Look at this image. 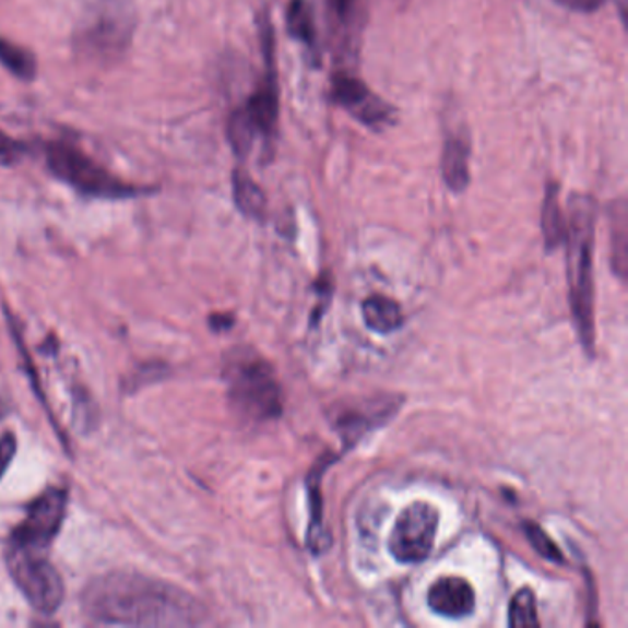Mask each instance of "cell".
<instances>
[{"label": "cell", "instance_id": "6da1fadb", "mask_svg": "<svg viewBox=\"0 0 628 628\" xmlns=\"http://www.w3.org/2000/svg\"><path fill=\"white\" fill-rule=\"evenodd\" d=\"M82 606L91 621L111 627H194L205 623L203 606L181 588L133 573H111L88 582Z\"/></svg>", "mask_w": 628, "mask_h": 628}, {"label": "cell", "instance_id": "7a4b0ae2", "mask_svg": "<svg viewBox=\"0 0 628 628\" xmlns=\"http://www.w3.org/2000/svg\"><path fill=\"white\" fill-rule=\"evenodd\" d=\"M597 205L592 195L573 194L568 203V288L582 347L592 354L595 348V284H593V241H595Z\"/></svg>", "mask_w": 628, "mask_h": 628}, {"label": "cell", "instance_id": "3957f363", "mask_svg": "<svg viewBox=\"0 0 628 628\" xmlns=\"http://www.w3.org/2000/svg\"><path fill=\"white\" fill-rule=\"evenodd\" d=\"M229 400L241 417L257 423L273 420L282 413V389L268 362L249 353H238L225 365Z\"/></svg>", "mask_w": 628, "mask_h": 628}, {"label": "cell", "instance_id": "277c9868", "mask_svg": "<svg viewBox=\"0 0 628 628\" xmlns=\"http://www.w3.org/2000/svg\"><path fill=\"white\" fill-rule=\"evenodd\" d=\"M47 163L54 176L85 195L104 200H126L146 192L135 185L120 181L85 153L66 142L48 144Z\"/></svg>", "mask_w": 628, "mask_h": 628}, {"label": "cell", "instance_id": "5b68a950", "mask_svg": "<svg viewBox=\"0 0 628 628\" xmlns=\"http://www.w3.org/2000/svg\"><path fill=\"white\" fill-rule=\"evenodd\" d=\"M8 571L29 605L45 616H52L66 600V586L58 570L42 552L10 544Z\"/></svg>", "mask_w": 628, "mask_h": 628}, {"label": "cell", "instance_id": "8992f818", "mask_svg": "<svg viewBox=\"0 0 628 628\" xmlns=\"http://www.w3.org/2000/svg\"><path fill=\"white\" fill-rule=\"evenodd\" d=\"M437 529V509L428 501H415L396 518L389 536V552L402 564L423 562L434 549Z\"/></svg>", "mask_w": 628, "mask_h": 628}, {"label": "cell", "instance_id": "52a82bcc", "mask_svg": "<svg viewBox=\"0 0 628 628\" xmlns=\"http://www.w3.org/2000/svg\"><path fill=\"white\" fill-rule=\"evenodd\" d=\"M67 493L63 488H48L32 501L23 523L13 531V546L43 552L52 544L66 520Z\"/></svg>", "mask_w": 628, "mask_h": 628}, {"label": "cell", "instance_id": "ba28073f", "mask_svg": "<svg viewBox=\"0 0 628 628\" xmlns=\"http://www.w3.org/2000/svg\"><path fill=\"white\" fill-rule=\"evenodd\" d=\"M332 98L370 130L380 131L394 122V107L351 74H334Z\"/></svg>", "mask_w": 628, "mask_h": 628}, {"label": "cell", "instance_id": "9c48e42d", "mask_svg": "<svg viewBox=\"0 0 628 628\" xmlns=\"http://www.w3.org/2000/svg\"><path fill=\"white\" fill-rule=\"evenodd\" d=\"M428 605L439 616L461 619L476 608V592L461 577H442L429 588Z\"/></svg>", "mask_w": 628, "mask_h": 628}, {"label": "cell", "instance_id": "30bf717a", "mask_svg": "<svg viewBox=\"0 0 628 628\" xmlns=\"http://www.w3.org/2000/svg\"><path fill=\"white\" fill-rule=\"evenodd\" d=\"M394 410L396 405L391 400L383 405H380V402L369 407L358 405V410H347L340 415L335 428L340 429L341 439L347 442L348 447H353L367 431L376 428L380 420H386L389 415H393Z\"/></svg>", "mask_w": 628, "mask_h": 628}, {"label": "cell", "instance_id": "8fae6325", "mask_svg": "<svg viewBox=\"0 0 628 628\" xmlns=\"http://www.w3.org/2000/svg\"><path fill=\"white\" fill-rule=\"evenodd\" d=\"M470 146L463 135H448L442 150V177L450 190L461 194L470 182Z\"/></svg>", "mask_w": 628, "mask_h": 628}, {"label": "cell", "instance_id": "7c38bea8", "mask_svg": "<svg viewBox=\"0 0 628 628\" xmlns=\"http://www.w3.org/2000/svg\"><path fill=\"white\" fill-rule=\"evenodd\" d=\"M364 321L372 332L391 334L404 324V313L399 303L386 295H370L362 303Z\"/></svg>", "mask_w": 628, "mask_h": 628}, {"label": "cell", "instance_id": "4fadbf2b", "mask_svg": "<svg viewBox=\"0 0 628 628\" xmlns=\"http://www.w3.org/2000/svg\"><path fill=\"white\" fill-rule=\"evenodd\" d=\"M233 190H235L236 206L240 209L244 216L264 220L268 200H265L262 188L244 168H236L235 174H233Z\"/></svg>", "mask_w": 628, "mask_h": 628}, {"label": "cell", "instance_id": "5bb4252c", "mask_svg": "<svg viewBox=\"0 0 628 628\" xmlns=\"http://www.w3.org/2000/svg\"><path fill=\"white\" fill-rule=\"evenodd\" d=\"M286 26H288L289 36L294 37L295 42L303 43L310 50L316 48L318 28H316V19H313V8L308 0H289Z\"/></svg>", "mask_w": 628, "mask_h": 628}, {"label": "cell", "instance_id": "9a60e30c", "mask_svg": "<svg viewBox=\"0 0 628 628\" xmlns=\"http://www.w3.org/2000/svg\"><path fill=\"white\" fill-rule=\"evenodd\" d=\"M542 230L547 249L560 246L566 233V222L558 205V185L549 182L547 185L546 198H544V209H542Z\"/></svg>", "mask_w": 628, "mask_h": 628}, {"label": "cell", "instance_id": "2e32d148", "mask_svg": "<svg viewBox=\"0 0 628 628\" xmlns=\"http://www.w3.org/2000/svg\"><path fill=\"white\" fill-rule=\"evenodd\" d=\"M612 265L619 279H625L627 273V205L619 201L612 206Z\"/></svg>", "mask_w": 628, "mask_h": 628}, {"label": "cell", "instance_id": "e0dca14e", "mask_svg": "<svg viewBox=\"0 0 628 628\" xmlns=\"http://www.w3.org/2000/svg\"><path fill=\"white\" fill-rule=\"evenodd\" d=\"M257 128L251 122V118L247 115L246 109L240 107L230 115L229 123H227V139H229L230 146L235 150L238 157H247L251 147H253L254 139H257Z\"/></svg>", "mask_w": 628, "mask_h": 628}, {"label": "cell", "instance_id": "ac0fdd59", "mask_svg": "<svg viewBox=\"0 0 628 628\" xmlns=\"http://www.w3.org/2000/svg\"><path fill=\"white\" fill-rule=\"evenodd\" d=\"M0 66L7 67L13 76L21 80H34L36 76V58L7 39H0Z\"/></svg>", "mask_w": 628, "mask_h": 628}, {"label": "cell", "instance_id": "d6986e66", "mask_svg": "<svg viewBox=\"0 0 628 628\" xmlns=\"http://www.w3.org/2000/svg\"><path fill=\"white\" fill-rule=\"evenodd\" d=\"M509 627H541L538 611H536L535 592L531 588H522L512 597L511 606H509Z\"/></svg>", "mask_w": 628, "mask_h": 628}, {"label": "cell", "instance_id": "ffe728a7", "mask_svg": "<svg viewBox=\"0 0 628 628\" xmlns=\"http://www.w3.org/2000/svg\"><path fill=\"white\" fill-rule=\"evenodd\" d=\"M523 533L528 535L531 546H533V549H535L541 557L547 558V560H552V562H564L562 552H560L557 544L547 536L544 529L538 528L536 523L525 522L523 523Z\"/></svg>", "mask_w": 628, "mask_h": 628}, {"label": "cell", "instance_id": "44dd1931", "mask_svg": "<svg viewBox=\"0 0 628 628\" xmlns=\"http://www.w3.org/2000/svg\"><path fill=\"white\" fill-rule=\"evenodd\" d=\"M26 153V146L0 131V165H13Z\"/></svg>", "mask_w": 628, "mask_h": 628}, {"label": "cell", "instance_id": "7402d4cb", "mask_svg": "<svg viewBox=\"0 0 628 628\" xmlns=\"http://www.w3.org/2000/svg\"><path fill=\"white\" fill-rule=\"evenodd\" d=\"M17 452V441L12 434H7L0 439V477L7 474L8 466L12 464Z\"/></svg>", "mask_w": 628, "mask_h": 628}, {"label": "cell", "instance_id": "603a6c76", "mask_svg": "<svg viewBox=\"0 0 628 628\" xmlns=\"http://www.w3.org/2000/svg\"><path fill=\"white\" fill-rule=\"evenodd\" d=\"M560 7L568 8L571 12L593 13L597 12L606 0H555Z\"/></svg>", "mask_w": 628, "mask_h": 628}, {"label": "cell", "instance_id": "cb8c5ba5", "mask_svg": "<svg viewBox=\"0 0 628 628\" xmlns=\"http://www.w3.org/2000/svg\"><path fill=\"white\" fill-rule=\"evenodd\" d=\"M358 0H330V7L334 10L335 17L343 24H347L353 17Z\"/></svg>", "mask_w": 628, "mask_h": 628}]
</instances>
